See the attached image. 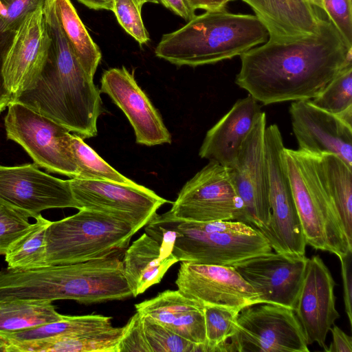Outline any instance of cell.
<instances>
[{"mask_svg":"<svg viewBox=\"0 0 352 352\" xmlns=\"http://www.w3.org/2000/svg\"><path fill=\"white\" fill-rule=\"evenodd\" d=\"M35 223L16 240L5 254L8 267L14 271H28L48 266L46 263L45 232L50 221L40 214Z\"/></svg>","mask_w":352,"mask_h":352,"instance_id":"f546056e","label":"cell"},{"mask_svg":"<svg viewBox=\"0 0 352 352\" xmlns=\"http://www.w3.org/2000/svg\"><path fill=\"white\" fill-rule=\"evenodd\" d=\"M293 196L307 245L338 257L352 252L336 208L320 178L313 155L285 148Z\"/></svg>","mask_w":352,"mask_h":352,"instance_id":"8992f818","label":"cell"},{"mask_svg":"<svg viewBox=\"0 0 352 352\" xmlns=\"http://www.w3.org/2000/svg\"><path fill=\"white\" fill-rule=\"evenodd\" d=\"M6 49L0 41V113L13 101V96L7 89L2 73L3 60Z\"/></svg>","mask_w":352,"mask_h":352,"instance_id":"7bdbcfd3","label":"cell"},{"mask_svg":"<svg viewBox=\"0 0 352 352\" xmlns=\"http://www.w3.org/2000/svg\"><path fill=\"white\" fill-rule=\"evenodd\" d=\"M239 311L217 306H204L206 327L205 352H220L229 338Z\"/></svg>","mask_w":352,"mask_h":352,"instance_id":"d6a6232c","label":"cell"},{"mask_svg":"<svg viewBox=\"0 0 352 352\" xmlns=\"http://www.w3.org/2000/svg\"><path fill=\"white\" fill-rule=\"evenodd\" d=\"M310 101L315 106L333 114L352 106V65L344 67Z\"/></svg>","mask_w":352,"mask_h":352,"instance_id":"1f68e13d","label":"cell"},{"mask_svg":"<svg viewBox=\"0 0 352 352\" xmlns=\"http://www.w3.org/2000/svg\"><path fill=\"white\" fill-rule=\"evenodd\" d=\"M145 231L178 261L233 267L272 250L261 232L239 221H188L156 214Z\"/></svg>","mask_w":352,"mask_h":352,"instance_id":"5b68a950","label":"cell"},{"mask_svg":"<svg viewBox=\"0 0 352 352\" xmlns=\"http://www.w3.org/2000/svg\"><path fill=\"white\" fill-rule=\"evenodd\" d=\"M335 281L318 255L308 258L302 286L294 309L307 342L326 351V338L340 314L336 307Z\"/></svg>","mask_w":352,"mask_h":352,"instance_id":"d6986e66","label":"cell"},{"mask_svg":"<svg viewBox=\"0 0 352 352\" xmlns=\"http://www.w3.org/2000/svg\"><path fill=\"white\" fill-rule=\"evenodd\" d=\"M268 38L255 15L222 8L195 15L183 27L164 34L155 54L177 66L197 67L240 56Z\"/></svg>","mask_w":352,"mask_h":352,"instance_id":"277c9868","label":"cell"},{"mask_svg":"<svg viewBox=\"0 0 352 352\" xmlns=\"http://www.w3.org/2000/svg\"><path fill=\"white\" fill-rule=\"evenodd\" d=\"M125 329L124 325L75 336L8 342L14 352H119Z\"/></svg>","mask_w":352,"mask_h":352,"instance_id":"d4e9b609","label":"cell"},{"mask_svg":"<svg viewBox=\"0 0 352 352\" xmlns=\"http://www.w3.org/2000/svg\"><path fill=\"white\" fill-rule=\"evenodd\" d=\"M307 261L305 255L271 252L243 260L233 267L257 293L261 303L294 310Z\"/></svg>","mask_w":352,"mask_h":352,"instance_id":"e0dca14e","label":"cell"},{"mask_svg":"<svg viewBox=\"0 0 352 352\" xmlns=\"http://www.w3.org/2000/svg\"><path fill=\"white\" fill-rule=\"evenodd\" d=\"M266 114L262 112L234 160L226 168L242 202L245 223L264 234L270 219L265 158Z\"/></svg>","mask_w":352,"mask_h":352,"instance_id":"7c38bea8","label":"cell"},{"mask_svg":"<svg viewBox=\"0 0 352 352\" xmlns=\"http://www.w3.org/2000/svg\"><path fill=\"white\" fill-rule=\"evenodd\" d=\"M262 112L252 96L238 100L207 131L199 149L200 157L228 166Z\"/></svg>","mask_w":352,"mask_h":352,"instance_id":"44dd1931","label":"cell"},{"mask_svg":"<svg viewBox=\"0 0 352 352\" xmlns=\"http://www.w3.org/2000/svg\"><path fill=\"white\" fill-rule=\"evenodd\" d=\"M317 7L327 14L349 47H352L351 0H319Z\"/></svg>","mask_w":352,"mask_h":352,"instance_id":"74e56055","label":"cell"},{"mask_svg":"<svg viewBox=\"0 0 352 352\" xmlns=\"http://www.w3.org/2000/svg\"><path fill=\"white\" fill-rule=\"evenodd\" d=\"M294 311L272 303L241 309L220 352H309Z\"/></svg>","mask_w":352,"mask_h":352,"instance_id":"ba28073f","label":"cell"},{"mask_svg":"<svg viewBox=\"0 0 352 352\" xmlns=\"http://www.w3.org/2000/svg\"><path fill=\"white\" fill-rule=\"evenodd\" d=\"M160 2L185 20L189 21L196 15L195 11L188 5L185 0H160Z\"/></svg>","mask_w":352,"mask_h":352,"instance_id":"b9f144b4","label":"cell"},{"mask_svg":"<svg viewBox=\"0 0 352 352\" xmlns=\"http://www.w3.org/2000/svg\"><path fill=\"white\" fill-rule=\"evenodd\" d=\"M266 28L269 40L289 41L316 33L322 17L311 0H241Z\"/></svg>","mask_w":352,"mask_h":352,"instance_id":"7402d4cb","label":"cell"},{"mask_svg":"<svg viewBox=\"0 0 352 352\" xmlns=\"http://www.w3.org/2000/svg\"><path fill=\"white\" fill-rule=\"evenodd\" d=\"M188 5L194 10L198 9L207 10L226 8L227 4L234 0H185Z\"/></svg>","mask_w":352,"mask_h":352,"instance_id":"ee69618b","label":"cell"},{"mask_svg":"<svg viewBox=\"0 0 352 352\" xmlns=\"http://www.w3.org/2000/svg\"><path fill=\"white\" fill-rule=\"evenodd\" d=\"M351 255L349 252L345 255L338 257L341 264V273L343 284V296L345 312L348 317L350 325H352V273H351Z\"/></svg>","mask_w":352,"mask_h":352,"instance_id":"ab89813d","label":"cell"},{"mask_svg":"<svg viewBox=\"0 0 352 352\" xmlns=\"http://www.w3.org/2000/svg\"><path fill=\"white\" fill-rule=\"evenodd\" d=\"M50 43L44 7H40L22 21L4 54L2 73L13 100L36 83L46 63Z\"/></svg>","mask_w":352,"mask_h":352,"instance_id":"9a60e30c","label":"cell"},{"mask_svg":"<svg viewBox=\"0 0 352 352\" xmlns=\"http://www.w3.org/2000/svg\"><path fill=\"white\" fill-rule=\"evenodd\" d=\"M181 262L175 280L177 289L203 307L240 311L261 303L257 293L233 267Z\"/></svg>","mask_w":352,"mask_h":352,"instance_id":"2e32d148","label":"cell"},{"mask_svg":"<svg viewBox=\"0 0 352 352\" xmlns=\"http://www.w3.org/2000/svg\"><path fill=\"white\" fill-rule=\"evenodd\" d=\"M347 125L352 126V106L336 114Z\"/></svg>","mask_w":352,"mask_h":352,"instance_id":"bcb514c9","label":"cell"},{"mask_svg":"<svg viewBox=\"0 0 352 352\" xmlns=\"http://www.w3.org/2000/svg\"><path fill=\"white\" fill-rule=\"evenodd\" d=\"M87 8L93 10H112L113 0H77Z\"/></svg>","mask_w":352,"mask_h":352,"instance_id":"f6af8a7d","label":"cell"},{"mask_svg":"<svg viewBox=\"0 0 352 352\" xmlns=\"http://www.w3.org/2000/svg\"><path fill=\"white\" fill-rule=\"evenodd\" d=\"M60 28L85 72L94 77L102 54L70 0H52Z\"/></svg>","mask_w":352,"mask_h":352,"instance_id":"4316f807","label":"cell"},{"mask_svg":"<svg viewBox=\"0 0 352 352\" xmlns=\"http://www.w3.org/2000/svg\"><path fill=\"white\" fill-rule=\"evenodd\" d=\"M311 1L317 7V5H318V3L319 0H311Z\"/></svg>","mask_w":352,"mask_h":352,"instance_id":"681fc988","label":"cell"},{"mask_svg":"<svg viewBox=\"0 0 352 352\" xmlns=\"http://www.w3.org/2000/svg\"><path fill=\"white\" fill-rule=\"evenodd\" d=\"M136 232L122 220L81 208L51 221L45 232L47 265L72 264L113 255L128 247Z\"/></svg>","mask_w":352,"mask_h":352,"instance_id":"52a82bcc","label":"cell"},{"mask_svg":"<svg viewBox=\"0 0 352 352\" xmlns=\"http://www.w3.org/2000/svg\"><path fill=\"white\" fill-rule=\"evenodd\" d=\"M0 203L34 219L47 209H80L74 198L69 179L45 173L35 163L0 165Z\"/></svg>","mask_w":352,"mask_h":352,"instance_id":"5bb4252c","label":"cell"},{"mask_svg":"<svg viewBox=\"0 0 352 352\" xmlns=\"http://www.w3.org/2000/svg\"><path fill=\"white\" fill-rule=\"evenodd\" d=\"M0 351L1 352H14L11 344L0 337Z\"/></svg>","mask_w":352,"mask_h":352,"instance_id":"7dc6e473","label":"cell"},{"mask_svg":"<svg viewBox=\"0 0 352 352\" xmlns=\"http://www.w3.org/2000/svg\"><path fill=\"white\" fill-rule=\"evenodd\" d=\"M52 302L12 300L0 301V333L23 331L62 319Z\"/></svg>","mask_w":352,"mask_h":352,"instance_id":"f1b7e54d","label":"cell"},{"mask_svg":"<svg viewBox=\"0 0 352 352\" xmlns=\"http://www.w3.org/2000/svg\"><path fill=\"white\" fill-rule=\"evenodd\" d=\"M44 12L51 38L46 63L34 85L13 101L52 119L83 140L96 136L102 109L100 91L75 56L52 1Z\"/></svg>","mask_w":352,"mask_h":352,"instance_id":"7a4b0ae2","label":"cell"},{"mask_svg":"<svg viewBox=\"0 0 352 352\" xmlns=\"http://www.w3.org/2000/svg\"><path fill=\"white\" fill-rule=\"evenodd\" d=\"M289 111L298 150L313 155L333 154L352 168V126L310 100L293 101Z\"/></svg>","mask_w":352,"mask_h":352,"instance_id":"ac0fdd59","label":"cell"},{"mask_svg":"<svg viewBox=\"0 0 352 352\" xmlns=\"http://www.w3.org/2000/svg\"><path fill=\"white\" fill-rule=\"evenodd\" d=\"M4 119L8 140L20 144L39 167L77 178L78 167L71 148V132L31 108L12 101Z\"/></svg>","mask_w":352,"mask_h":352,"instance_id":"30bf717a","label":"cell"},{"mask_svg":"<svg viewBox=\"0 0 352 352\" xmlns=\"http://www.w3.org/2000/svg\"><path fill=\"white\" fill-rule=\"evenodd\" d=\"M136 311L196 344L205 352L206 327L203 306L177 290H166L135 305Z\"/></svg>","mask_w":352,"mask_h":352,"instance_id":"603a6c76","label":"cell"},{"mask_svg":"<svg viewBox=\"0 0 352 352\" xmlns=\"http://www.w3.org/2000/svg\"><path fill=\"white\" fill-rule=\"evenodd\" d=\"M51 0H0V41L7 50L25 18Z\"/></svg>","mask_w":352,"mask_h":352,"instance_id":"e575fe53","label":"cell"},{"mask_svg":"<svg viewBox=\"0 0 352 352\" xmlns=\"http://www.w3.org/2000/svg\"><path fill=\"white\" fill-rule=\"evenodd\" d=\"M265 146L270 219L264 236L276 252L305 255L307 243L288 176L285 147L277 124L266 127Z\"/></svg>","mask_w":352,"mask_h":352,"instance_id":"9c48e42d","label":"cell"},{"mask_svg":"<svg viewBox=\"0 0 352 352\" xmlns=\"http://www.w3.org/2000/svg\"><path fill=\"white\" fill-rule=\"evenodd\" d=\"M240 58L236 84L267 105L317 96L344 67L352 65V47L322 18L314 34L289 41L268 39Z\"/></svg>","mask_w":352,"mask_h":352,"instance_id":"6da1fadb","label":"cell"},{"mask_svg":"<svg viewBox=\"0 0 352 352\" xmlns=\"http://www.w3.org/2000/svg\"><path fill=\"white\" fill-rule=\"evenodd\" d=\"M178 260L153 237L142 234L124 253L123 270L133 297L159 283Z\"/></svg>","mask_w":352,"mask_h":352,"instance_id":"cb8c5ba5","label":"cell"},{"mask_svg":"<svg viewBox=\"0 0 352 352\" xmlns=\"http://www.w3.org/2000/svg\"><path fill=\"white\" fill-rule=\"evenodd\" d=\"M70 148L78 167L77 178L105 180L126 184H135L115 170L88 146L83 139L74 133L71 134Z\"/></svg>","mask_w":352,"mask_h":352,"instance_id":"4dcf8cb0","label":"cell"},{"mask_svg":"<svg viewBox=\"0 0 352 352\" xmlns=\"http://www.w3.org/2000/svg\"><path fill=\"white\" fill-rule=\"evenodd\" d=\"M138 6L142 8L143 5L146 3H159L160 0H135Z\"/></svg>","mask_w":352,"mask_h":352,"instance_id":"c3c4849f","label":"cell"},{"mask_svg":"<svg viewBox=\"0 0 352 352\" xmlns=\"http://www.w3.org/2000/svg\"><path fill=\"white\" fill-rule=\"evenodd\" d=\"M74 198L81 208L116 217L135 232L146 226L157 210L170 202L137 183L126 184L105 180L69 179Z\"/></svg>","mask_w":352,"mask_h":352,"instance_id":"4fadbf2b","label":"cell"},{"mask_svg":"<svg viewBox=\"0 0 352 352\" xmlns=\"http://www.w3.org/2000/svg\"><path fill=\"white\" fill-rule=\"evenodd\" d=\"M111 318L100 314L63 315L59 320L18 332L0 333V337L8 342H20L75 336L109 329L113 327Z\"/></svg>","mask_w":352,"mask_h":352,"instance_id":"83f0119b","label":"cell"},{"mask_svg":"<svg viewBox=\"0 0 352 352\" xmlns=\"http://www.w3.org/2000/svg\"><path fill=\"white\" fill-rule=\"evenodd\" d=\"M164 214L180 221L245 223L242 202L227 168L214 161H209L184 185Z\"/></svg>","mask_w":352,"mask_h":352,"instance_id":"8fae6325","label":"cell"},{"mask_svg":"<svg viewBox=\"0 0 352 352\" xmlns=\"http://www.w3.org/2000/svg\"><path fill=\"white\" fill-rule=\"evenodd\" d=\"M125 326L118 346L119 352H151L143 329L142 316L136 311Z\"/></svg>","mask_w":352,"mask_h":352,"instance_id":"f35d334b","label":"cell"},{"mask_svg":"<svg viewBox=\"0 0 352 352\" xmlns=\"http://www.w3.org/2000/svg\"><path fill=\"white\" fill-rule=\"evenodd\" d=\"M142 316L144 334L151 352H204L202 346L176 334L150 316Z\"/></svg>","mask_w":352,"mask_h":352,"instance_id":"836d02e7","label":"cell"},{"mask_svg":"<svg viewBox=\"0 0 352 352\" xmlns=\"http://www.w3.org/2000/svg\"><path fill=\"white\" fill-rule=\"evenodd\" d=\"M332 342L327 352H352L351 337L346 334L335 324L331 328Z\"/></svg>","mask_w":352,"mask_h":352,"instance_id":"60d3db41","label":"cell"},{"mask_svg":"<svg viewBox=\"0 0 352 352\" xmlns=\"http://www.w3.org/2000/svg\"><path fill=\"white\" fill-rule=\"evenodd\" d=\"M100 91L107 94L132 125L138 144L155 146L171 142V135L158 111L137 84L133 73L122 66L106 70Z\"/></svg>","mask_w":352,"mask_h":352,"instance_id":"ffe728a7","label":"cell"},{"mask_svg":"<svg viewBox=\"0 0 352 352\" xmlns=\"http://www.w3.org/2000/svg\"><path fill=\"white\" fill-rule=\"evenodd\" d=\"M140 8L135 0H113L112 12L122 28L140 45L149 41V34L145 28Z\"/></svg>","mask_w":352,"mask_h":352,"instance_id":"d590c367","label":"cell"},{"mask_svg":"<svg viewBox=\"0 0 352 352\" xmlns=\"http://www.w3.org/2000/svg\"><path fill=\"white\" fill-rule=\"evenodd\" d=\"M131 296L122 261L114 255L28 271L0 270V301L74 300L91 304Z\"/></svg>","mask_w":352,"mask_h":352,"instance_id":"3957f363","label":"cell"},{"mask_svg":"<svg viewBox=\"0 0 352 352\" xmlns=\"http://www.w3.org/2000/svg\"><path fill=\"white\" fill-rule=\"evenodd\" d=\"M316 171L352 243V168L333 154L313 155Z\"/></svg>","mask_w":352,"mask_h":352,"instance_id":"484cf974","label":"cell"},{"mask_svg":"<svg viewBox=\"0 0 352 352\" xmlns=\"http://www.w3.org/2000/svg\"><path fill=\"white\" fill-rule=\"evenodd\" d=\"M29 217L0 203V256L31 227Z\"/></svg>","mask_w":352,"mask_h":352,"instance_id":"8d00e7d4","label":"cell"}]
</instances>
